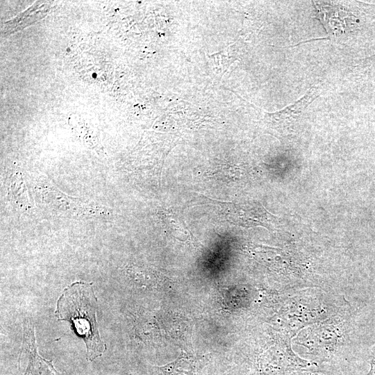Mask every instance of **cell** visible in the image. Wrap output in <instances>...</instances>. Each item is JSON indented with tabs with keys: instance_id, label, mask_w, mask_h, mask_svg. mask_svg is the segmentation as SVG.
<instances>
[{
	"instance_id": "cell-6",
	"label": "cell",
	"mask_w": 375,
	"mask_h": 375,
	"mask_svg": "<svg viewBox=\"0 0 375 375\" xmlns=\"http://www.w3.org/2000/svg\"><path fill=\"white\" fill-rule=\"evenodd\" d=\"M292 375H327L322 371H318L316 369H306L298 372Z\"/></svg>"
},
{
	"instance_id": "cell-9",
	"label": "cell",
	"mask_w": 375,
	"mask_h": 375,
	"mask_svg": "<svg viewBox=\"0 0 375 375\" xmlns=\"http://www.w3.org/2000/svg\"><path fill=\"white\" fill-rule=\"evenodd\" d=\"M70 51V49L67 48V51Z\"/></svg>"
},
{
	"instance_id": "cell-2",
	"label": "cell",
	"mask_w": 375,
	"mask_h": 375,
	"mask_svg": "<svg viewBox=\"0 0 375 375\" xmlns=\"http://www.w3.org/2000/svg\"><path fill=\"white\" fill-rule=\"evenodd\" d=\"M225 213L231 222L245 227L262 226L272 227L278 217L269 213L260 203H222Z\"/></svg>"
},
{
	"instance_id": "cell-8",
	"label": "cell",
	"mask_w": 375,
	"mask_h": 375,
	"mask_svg": "<svg viewBox=\"0 0 375 375\" xmlns=\"http://www.w3.org/2000/svg\"><path fill=\"white\" fill-rule=\"evenodd\" d=\"M92 76L94 78H97V74L96 73H93Z\"/></svg>"
},
{
	"instance_id": "cell-1",
	"label": "cell",
	"mask_w": 375,
	"mask_h": 375,
	"mask_svg": "<svg viewBox=\"0 0 375 375\" xmlns=\"http://www.w3.org/2000/svg\"><path fill=\"white\" fill-rule=\"evenodd\" d=\"M98 300L93 283L76 281L66 287L56 303L55 315L67 321L86 345L87 359L93 361L106 351L97 320Z\"/></svg>"
},
{
	"instance_id": "cell-5",
	"label": "cell",
	"mask_w": 375,
	"mask_h": 375,
	"mask_svg": "<svg viewBox=\"0 0 375 375\" xmlns=\"http://www.w3.org/2000/svg\"><path fill=\"white\" fill-rule=\"evenodd\" d=\"M319 94V88L317 86H313L294 103L288 106L278 112L267 113L266 117L273 128L288 130L299 119V117L307 107Z\"/></svg>"
},
{
	"instance_id": "cell-4",
	"label": "cell",
	"mask_w": 375,
	"mask_h": 375,
	"mask_svg": "<svg viewBox=\"0 0 375 375\" xmlns=\"http://www.w3.org/2000/svg\"><path fill=\"white\" fill-rule=\"evenodd\" d=\"M20 356L27 360L24 375H61L55 369L51 360H47L39 355L35 343L34 327L28 319L24 322Z\"/></svg>"
},
{
	"instance_id": "cell-7",
	"label": "cell",
	"mask_w": 375,
	"mask_h": 375,
	"mask_svg": "<svg viewBox=\"0 0 375 375\" xmlns=\"http://www.w3.org/2000/svg\"><path fill=\"white\" fill-rule=\"evenodd\" d=\"M366 375H375V347L373 349L369 361V369Z\"/></svg>"
},
{
	"instance_id": "cell-3",
	"label": "cell",
	"mask_w": 375,
	"mask_h": 375,
	"mask_svg": "<svg viewBox=\"0 0 375 375\" xmlns=\"http://www.w3.org/2000/svg\"><path fill=\"white\" fill-rule=\"evenodd\" d=\"M340 334L332 325H324L305 329L298 335L296 342L308 349L310 353L322 361L331 358Z\"/></svg>"
}]
</instances>
